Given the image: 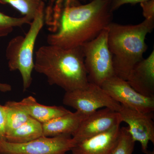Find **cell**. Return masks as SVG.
Returning a JSON list of instances; mask_svg holds the SVG:
<instances>
[{
	"label": "cell",
	"mask_w": 154,
	"mask_h": 154,
	"mask_svg": "<svg viewBox=\"0 0 154 154\" xmlns=\"http://www.w3.org/2000/svg\"><path fill=\"white\" fill-rule=\"evenodd\" d=\"M110 4L111 0H92L65 8L57 29L47 36L48 44L72 48L93 40L112 22Z\"/></svg>",
	"instance_id": "1"
},
{
	"label": "cell",
	"mask_w": 154,
	"mask_h": 154,
	"mask_svg": "<svg viewBox=\"0 0 154 154\" xmlns=\"http://www.w3.org/2000/svg\"><path fill=\"white\" fill-rule=\"evenodd\" d=\"M34 69L45 75L50 85L59 86L66 92L83 89L89 84L81 46H41L35 54Z\"/></svg>",
	"instance_id": "2"
},
{
	"label": "cell",
	"mask_w": 154,
	"mask_h": 154,
	"mask_svg": "<svg viewBox=\"0 0 154 154\" xmlns=\"http://www.w3.org/2000/svg\"><path fill=\"white\" fill-rule=\"evenodd\" d=\"M154 28V19H145L136 25L110 23L108 44L116 76L126 81L134 67L143 59L148 48L146 36Z\"/></svg>",
	"instance_id": "3"
},
{
	"label": "cell",
	"mask_w": 154,
	"mask_h": 154,
	"mask_svg": "<svg viewBox=\"0 0 154 154\" xmlns=\"http://www.w3.org/2000/svg\"><path fill=\"white\" fill-rule=\"evenodd\" d=\"M44 7L43 3L29 25L30 28L25 36L12 38L6 48V57L9 69L11 71H19L22 77L24 91L32 82L34 49L36 39L44 25Z\"/></svg>",
	"instance_id": "4"
},
{
	"label": "cell",
	"mask_w": 154,
	"mask_h": 154,
	"mask_svg": "<svg viewBox=\"0 0 154 154\" xmlns=\"http://www.w3.org/2000/svg\"><path fill=\"white\" fill-rule=\"evenodd\" d=\"M108 27L94 39L81 46L88 81L100 87L115 75L113 57L108 46Z\"/></svg>",
	"instance_id": "5"
},
{
	"label": "cell",
	"mask_w": 154,
	"mask_h": 154,
	"mask_svg": "<svg viewBox=\"0 0 154 154\" xmlns=\"http://www.w3.org/2000/svg\"><path fill=\"white\" fill-rule=\"evenodd\" d=\"M63 102L64 105L86 115L103 108L118 112L121 107L101 87L91 83L83 89L66 92Z\"/></svg>",
	"instance_id": "6"
},
{
	"label": "cell",
	"mask_w": 154,
	"mask_h": 154,
	"mask_svg": "<svg viewBox=\"0 0 154 154\" xmlns=\"http://www.w3.org/2000/svg\"><path fill=\"white\" fill-rule=\"evenodd\" d=\"M76 144L69 135L42 136L28 142H0V154H66Z\"/></svg>",
	"instance_id": "7"
},
{
	"label": "cell",
	"mask_w": 154,
	"mask_h": 154,
	"mask_svg": "<svg viewBox=\"0 0 154 154\" xmlns=\"http://www.w3.org/2000/svg\"><path fill=\"white\" fill-rule=\"evenodd\" d=\"M101 87L122 105L142 113L154 112V97H146L139 94L126 80L114 75L105 81Z\"/></svg>",
	"instance_id": "8"
},
{
	"label": "cell",
	"mask_w": 154,
	"mask_h": 154,
	"mask_svg": "<svg viewBox=\"0 0 154 154\" xmlns=\"http://www.w3.org/2000/svg\"><path fill=\"white\" fill-rule=\"evenodd\" d=\"M122 122L128 125V132L134 142H138L146 154L150 142L154 143V113H144L121 105L118 111Z\"/></svg>",
	"instance_id": "9"
},
{
	"label": "cell",
	"mask_w": 154,
	"mask_h": 154,
	"mask_svg": "<svg viewBox=\"0 0 154 154\" xmlns=\"http://www.w3.org/2000/svg\"><path fill=\"white\" fill-rule=\"evenodd\" d=\"M122 122L118 111L108 108H101L84 119L72 137L76 144L106 132Z\"/></svg>",
	"instance_id": "10"
},
{
	"label": "cell",
	"mask_w": 154,
	"mask_h": 154,
	"mask_svg": "<svg viewBox=\"0 0 154 154\" xmlns=\"http://www.w3.org/2000/svg\"><path fill=\"white\" fill-rule=\"evenodd\" d=\"M120 125L76 144L72 154H112L120 134Z\"/></svg>",
	"instance_id": "11"
},
{
	"label": "cell",
	"mask_w": 154,
	"mask_h": 154,
	"mask_svg": "<svg viewBox=\"0 0 154 154\" xmlns=\"http://www.w3.org/2000/svg\"><path fill=\"white\" fill-rule=\"evenodd\" d=\"M127 82L143 96L154 98V51L138 63L130 72Z\"/></svg>",
	"instance_id": "12"
},
{
	"label": "cell",
	"mask_w": 154,
	"mask_h": 154,
	"mask_svg": "<svg viewBox=\"0 0 154 154\" xmlns=\"http://www.w3.org/2000/svg\"><path fill=\"white\" fill-rule=\"evenodd\" d=\"M5 104L24 111L42 123L71 112L62 106L41 105L32 96L26 97L20 102L9 101Z\"/></svg>",
	"instance_id": "13"
},
{
	"label": "cell",
	"mask_w": 154,
	"mask_h": 154,
	"mask_svg": "<svg viewBox=\"0 0 154 154\" xmlns=\"http://www.w3.org/2000/svg\"><path fill=\"white\" fill-rule=\"evenodd\" d=\"M89 115L76 111L67 113L42 123L43 136L48 137L61 135L72 136Z\"/></svg>",
	"instance_id": "14"
},
{
	"label": "cell",
	"mask_w": 154,
	"mask_h": 154,
	"mask_svg": "<svg viewBox=\"0 0 154 154\" xmlns=\"http://www.w3.org/2000/svg\"><path fill=\"white\" fill-rule=\"evenodd\" d=\"M43 136L42 123L31 117L25 123L6 135V140L22 143Z\"/></svg>",
	"instance_id": "15"
},
{
	"label": "cell",
	"mask_w": 154,
	"mask_h": 154,
	"mask_svg": "<svg viewBox=\"0 0 154 154\" xmlns=\"http://www.w3.org/2000/svg\"><path fill=\"white\" fill-rule=\"evenodd\" d=\"M0 3L8 4L23 17L32 21L40 6L44 2L43 0H0Z\"/></svg>",
	"instance_id": "16"
},
{
	"label": "cell",
	"mask_w": 154,
	"mask_h": 154,
	"mask_svg": "<svg viewBox=\"0 0 154 154\" xmlns=\"http://www.w3.org/2000/svg\"><path fill=\"white\" fill-rule=\"evenodd\" d=\"M6 112V135L26 122L31 117L22 110L5 105Z\"/></svg>",
	"instance_id": "17"
},
{
	"label": "cell",
	"mask_w": 154,
	"mask_h": 154,
	"mask_svg": "<svg viewBox=\"0 0 154 154\" xmlns=\"http://www.w3.org/2000/svg\"><path fill=\"white\" fill-rule=\"evenodd\" d=\"M31 21L26 17H12L0 12V38L8 35L14 28L30 25Z\"/></svg>",
	"instance_id": "18"
},
{
	"label": "cell",
	"mask_w": 154,
	"mask_h": 154,
	"mask_svg": "<svg viewBox=\"0 0 154 154\" xmlns=\"http://www.w3.org/2000/svg\"><path fill=\"white\" fill-rule=\"evenodd\" d=\"M135 142L130 134L127 127L120 128L118 141L112 154H132Z\"/></svg>",
	"instance_id": "19"
},
{
	"label": "cell",
	"mask_w": 154,
	"mask_h": 154,
	"mask_svg": "<svg viewBox=\"0 0 154 154\" xmlns=\"http://www.w3.org/2000/svg\"><path fill=\"white\" fill-rule=\"evenodd\" d=\"M145 19H154V0H147L140 3Z\"/></svg>",
	"instance_id": "20"
},
{
	"label": "cell",
	"mask_w": 154,
	"mask_h": 154,
	"mask_svg": "<svg viewBox=\"0 0 154 154\" xmlns=\"http://www.w3.org/2000/svg\"><path fill=\"white\" fill-rule=\"evenodd\" d=\"M52 3L55 4L54 8L61 11L65 8L82 5L79 0H52Z\"/></svg>",
	"instance_id": "21"
},
{
	"label": "cell",
	"mask_w": 154,
	"mask_h": 154,
	"mask_svg": "<svg viewBox=\"0 0 154 154\" xmlns=\"http://www.w3.org/2000/svg\"><path fill=\"white\" fill-rule=\"evenodd\" d=\"M6 112L5 105H0V142L6 140Z\"/></svg>",
	"instance_id": "22"
},
{
	"label": "cell",
	"mask_w": 154,
	"mask_h": 154,
	"mask_svg": "<svg viewBox=\"0 0 154 154\" xmlns=\"http://www.w3.org/2000/svg\"><path fill=\"white\" fill-rule=\"evenodd\" d=\"M146 1L147 0H111V11L113 12L125 4H136Z\"/></svg>",
	"instance_id": "23"
},
{
	"label": "cell",
	"mask_w": 154,
	"mask_h": 154,
	"mask_svg": "<svg viewBox=\"0 0 154 154\" xmlns=\"http://www.w3.org/2000/svg\"><path fill=\"white\" fill-rule=\"evenodd\" d=\"M12 90L11 85L6 83H0V91L3 93L10 92Z\"/></svg>",
	"instance_id": "24"
},
{
	"label": "cell",
	"mask_w": 154,
	"mask_h": 154,
	"mask_svg": "<svg viewBox=\"0 0 154 154\" xmlns=\"http://www.w3.org/2000/svg\"><path fill=\"white\" fill-rule=\"evenodd\" d=\"M146 154H154V150L151 151H148V152H147L146 153Z\"/></svg>",
	"instance_id": "25"
},
{
	"label": "cell",
	"mask_w": 154,
	"mask_h": 154,
	"mask_svg": "<svg viewBox=\"0 0 154 154\" xmlns=\"http://www.w3.org/2000/svg\"><path fill=\"white\" fill-rule=\"evenodd\" d=\"M80 2H81V1H82V2H85L86 0H79Z\"/></svg>",
	"instance_id": "26"
}]
</instances>
